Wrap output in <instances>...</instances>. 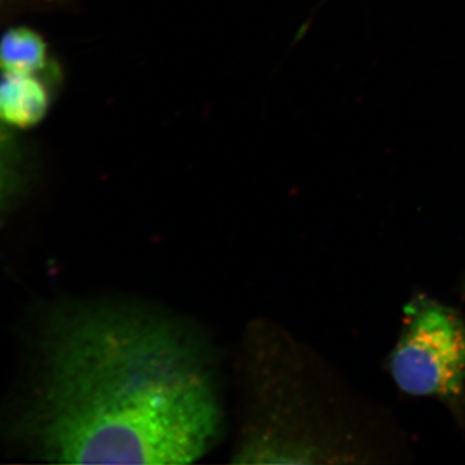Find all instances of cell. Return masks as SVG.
Masks as SVG:
<instances>
[{
    "mask_svg": "<svg viewBox=\"0 0 465 465\" xmlns=\"http://www.w3.org/2000/svg\"><path fill=\"white\" fill-rule=\"evenodd\" d=\"M228 428L219 354L197 323L124 298L51 320L33 434L66 464H188Z\"/></svg>",
    "mask_w": 465,
    "mask_h": 465,
    "instance_id": "cell-1",
    "label": "cell"
},
{
    "mask_svg": "<svg viewBox=\"0 0 465 465\" xmlns=\"http://www.w3.org/2000/svg\"><path fill=\"white\" fill-rule=\"evenodd\" d=\"M234 376L237 423L232 463L313 464L332 454L312 415L302 354L277 323L258 318L247 324Z\"/></svg>",
    "mask_w": 465,
    "mask_h": 465,
    "instance_id": "cell-2",
    "label": "cell"
},
{
    "mask_svg": "<svg viewBox=\"0 0 465 465\" xmlns=\"http://www.w3.org/2000/svg\"><path fill=\"white\" fill-rule=\"evenodd\" d=\"M391 372L405 393L436 397L463 410L465 324L460 314L424 295L412 299L391 353Z\"/></svg>",
    "mask_w": 465,
    "mask_h": 465,
    "instance_id": "cell-3",
    "label": "cell"
},
{
    "mask_svg": "<svg viewBox=\"0 0 465 465\" xmlns=\"http://www.w3.org/2000/svg\"><path fill=\"white\" fill-rule=\"evenodd\" d=\"M50 87L42 75L2 74L0 122L17 128L41 124L51 106Z\"/></svg>",
    "mask_w": 465,
    "mask_h": 465,
    "instance_id": "cell-4",
    "label": "cell"
},
{
    "mask_svg": "<svg viewBox=\"0 0 465 465\" xmlns=\"http://www.w3.org/2000/svg\"><path fill=\"white\" fill-rule=\"evenodd\" d=\"M52 72L47 45L27 27H12L0 38L2 74H38Z\"/></svg>",
    "mask_w": 465,
    "mask_h": 465,
    "instance_id": "cell-5",
    "label": "cell"
},
{
    "mask_svg": "<svg viewBox=\"0 0 465 465\" xmlns=\"http://www.w3.org/2000/svg\"><path fill=\"white\" fill-rule=\"evenodd\" d=\"M16 157L0 122V206L7 201L16 182Z\"/></svg>",
    "mask_w": 465,
    "mask_h": 465,
    "instance_id": "cell-6",
    "label": "cell"
}]
</instances>
